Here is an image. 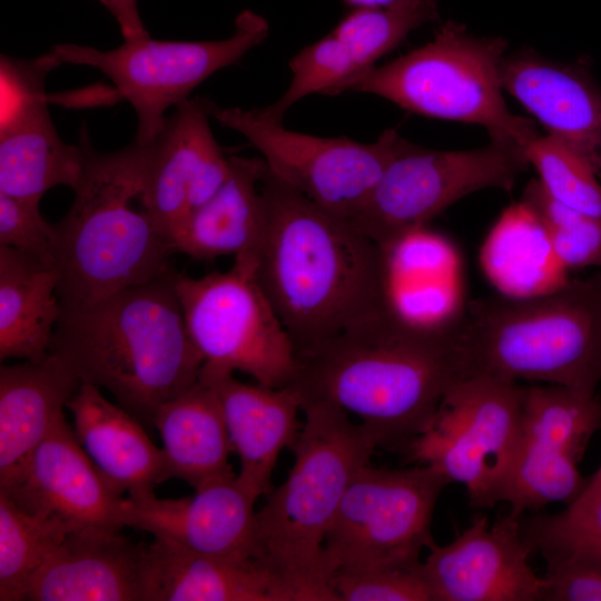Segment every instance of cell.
Instances as JSON below:
<instances>
[{"instance_id": "ffe728a7", "label": "cell", "mask_w": 601, "mask_h": 601, "mask_svg": "<svg viewBox=\"0 0 601 601\" xmlns=\"http://www.w3.org/2000/svg\"><path fill=\"white\" fill-rule=\"evenodd\" d=\"M146 549L120 526L75 528L35 574L26 600L144 601Z\"/></svg>"}, {"instance_id": "d590c367", "label": "cell", "mask_w": 601, "mask_h": 601, "mask_svg": "<svg viewBox=\"0 0 601 601\" xmlns=\"http://www.w3.org/2000/svg\"><path fill=\"white\" fill-rule=\"evenodd\" d=\"M331 583L338 601H433L423 561L342 570Z\"/></svg>"}, {"instance_id": "83f0119b", "label": "cell", "mask_w": 601, "mask_h": 601, "mask_svg": "<svg viewBox=\"0 0 601 601\" xmlns=\"http://www.w3.org/2000/svg\"><path fill=\"white\" fill-rule=\"evenodd\" d=\"M58 270L0 245V359L39 362L61 315Z\"/></svg>"}, {"instance_id": "603a6c76", "label": "cell", "mask_w": 601, "mask_h": 601, "mask_svg": "<svg viewBox=\"0 0 601 601\" xmlns=\"http://www.w3.org/2000/svg\"><path fill=\"white\" fill-rule=\"evenodd\" d=\"M81 384L49 353L39 362L0 367V489L12 486Z\"/></svg>"}, {"instance_id": "2e32d148", "label": "cell", "mask_w": 601, "mask_h": 601, "mask_svg": "<svg viewBox=\"0 0 601 601\" xmlns=\"http://www.w3.org/2000/svg\"><path fill=\"white\" fill-rule=\"evenodd\" d=\"M208 98H188L166 116L147 144L141 203L158 231L169 237L206 203L231 171L210 129Z\"/></svg>"}, {"instance_id": "60d3db41", "label": "cell", "mask_w": 601, "mask_h": 601, "mask_svg": "<svg viewBox=\"0 0 601 601\" xmlns=\"http://www.w3.org/2000/svg\"><path fill=\"white\" fill-rule=\"evenodd\" d=\"M589 484L601 490V465L597 472L588 479Z\"/></svg>"}, {"instance_id": "3957f363", "label": "cell", "mask_w": 601, "mask_h": 601, "mask_svg": "<svg viewBox=\"0 0 601 601\" xmlns=\"http://www.w3.org/2000/svg\"><path fill=\"white\" fill-rule=\"evenodd\" d=\"M170 268L85 304H63L49 347L144 426L199 380L203 357L186 328Z\"/></svg>"}, {"instance_id": "8d00e7d4", "label": "cell", "mask_w": 601, "mask_h": 601, "mask_svg": "<svg viewBox=\"0 0 601 601\" xmlns=\"http://www.w3.org/2000/svg\"><path fill=\"white\" fill-rule=\"evenodd\" d=\"M0 245L21 250L50 266L57 265L56 227L43 218L40 200L0 193Z\"/></svg>"}, {"instance_id": "f1b7e54d", "label": "cell", "mask_w": 601, "mask_h": 601, "mask_svg": "<svg viewBox=\"0 0 601 601\" xmlns=\"http://www.w3.org/2000/svg\"><path fill=\"white\" fill-rule=\"evenodd\" d=\"M481 255L487 277L504 296H540L571 280L541 223L522 200L503 211Z\"/></svg>"}, {"instance_id": "d4e9b609", "label": "cell", "mask_w": 601, "mask_h": 601, "mask_svg": "<svg viewBox=\"0 0 601 601\" xmlns=\"http://www.w3.org/2000/svg\"><path fill=\"white\" fill-rule=\"evenodd\" d=\"M79 444L119 494L137 495L160 483L162 453L144 425L101 390L81 383L67 403Z\"/></svg>"}, {"instance_id": "4dcf8cb0", "label": "cell", "mask_w": 601, "mask_h": 601, "mask_svg": "<svg viewBox=\"0 0 601 601\" xmlns=\"http://www.w3.org/2000/svg\"><path fill=\"white\" fill-rule=\"evenodd\" d=\"M521 536L541 556L578 554L601 559V490L587 484L559 513L520 518Z\"/></svg>"}, {"instance_id": "f35d334b", "label": "cell", "mask_w": 601, "mask_h": 601, "mask_svg": "<svg viewBox=\"0 0 601 601\" xmlns=\"http://www.w3.org/2000/svg\"><path fill=\"white\" fill-rule=\"evenodd\" d=\"M115 17L124 40L150 37L139 13L137 0H99Z\"/></svg>"}, {"instance_id": "8992f818", "label": "cell", "mask_w": 601, "mask_h": 601, "mask_svg": "<svg viewBox=\"0 0 601 601\" xmlns=\"http://www.w3.org/2000/svg\"><path fill=\"white\" fill-rule=\"evenodd\" d=\"M460 355L464 378L595 393L601 382V273L540 296L471 302L460 318Z\"/></svg>"}, {"instance_id": "52a82bcc", "label": "cell", "mask_w": 601, "mask_h": 601, "mask_svg": "<svg viewBox=\"0 0 601 601\" xmlns=\"http://www.w3.org/2000/svg\"><path fill=\"white\" fill-rule=\"evenodd\" d=\"M506 48L503 38L475 37L449 20L425 45L357 72L326 95H375L413 114L482 126L491 140L525 147L539 131L533 119L512 114L504 100Z\"/></svg>"}, {"instance_id": "ba28073f", "label": "cell", "mask_w": 601, "mask_h": 601, "mask_svg": "<svg viewBox=\"0 0 601 601\" xmlns=\"http://www.w3.org/2000/svg\"><path fill=\"white\" fill-rule=\"evenodd\" d=\"M187 332L203 357L199 382L235 371L269 387L287 386L297 356L256 274L254 252L235 256L226 272L201 277L174 273Z\"/></svg>"}, {"instance_id": "ab89813d", "label": "cell", "mask_w": 601, "mask_h": 601, "mask_svg": "<svg viewBox=\"0 0 601 601\" xmlns=\"http://www.w3.org/2000/svg\"><path fill=\"white\" fill-rule=\"evenodd\" d=\"M424 1L426 0H343L352 9H400Z\"/></svg>"}, {"instance_id": "30bf717a", "label": "cell", "mask_w": 601, "mask_h": 601, "mask_svg": "<svg viewBox=\"0 0 601 601\" xmlns=\"http://www.w3.org/2000/svg\"><path fill=\"white\" fill-rule=\"evenodd\" d=\"M525 388L487 376L457 381L403 454L464 484L471 508H494L519 451Z\"/></svg>"}, {"instance_id": "5bb4252c", "label": "cell", "mask_w": 601, "mask_h": 601, "mask_svg": "<svg viewBox=\"0 0 601 601\" xmlns=\"http://www.w3.org/2000/svg\"><path fill=\"white\" fill-rule=\"evenodd\" d=\"M601 427V401L554 384L526 385L522 436L500 502L521 518L553 502L566 505L585 489L578 463L592 435Z\"/></svg>"}, {"instance_id": "e0dca14e", "label": "cell", "mask_w": 601, "mask_h": 601, "mask_svg": "<svg viewBox=\"0 0 601 601\" xmlns=\"http://www.w3.org/2000/svg\"><path fill=\"white\" fill-rule=\"evenodd\" d=\"M423 571L433 601H538L545 581L530 566L520 518L509 513L489 526L476 516L445 545L433 542Z\"/></svg>"}, {"instance_id": "9a60e30c", "label": "cell", "mask_w": 601, "mask_h": 601, "mask_svg": "<svg viewBox=\"0 0 601 601\" xmlns=\"http://www.w3.org/2000/svg\"><path fill=\"white\" fill-rule=\"evenodd\" d=\"M60 65L51 51L35 59L1 55L0 193L41 200L80 177L82 149L60 137L45 92L47 75Z\"/></svg>"}, {"instance_id": "6da1fadb", "label": "cell", "mask_w": 601, "mask_h": 601, "mask_svg": "<svg viewBox=\"0 0 601 601\" xmlns=\"http://www.w3.org/2000/svg\"><path fill=\"white\" fill-rule=\"evenodd\" d=\"M460 316L427 325L391 307L371 314L297 356L287 386L302 410L323 403L354 414L378 447L403 454L431 425L449 388L464 380Z\"/></svg>"}, {"instance_id": "836d02e7", "label": "cell", "mask_w": 601, "mask_h": 601, "mask_svg": "<svg viewBox=\"0 0 601 601\" xmlns=\"http://www.w3.org/2000/svg\"><path fill=\"white\" fill-rule=\"evenodd\" d=\"M541 223L558 260L570 272L601 268V223L553 199L538 179L521 199Z\"/></svg>"}, {"instance_id": "1f68e13d", "label": "cell", "mask_w": 601, "mask_h": 601, "mask_svg": "<svg viewBox=\"0 0 601 601\" xmlns=\"http://www.w3.org/2000/svg\"><path fill=\"white\" fill-rule=\"evenodd\" d=\"M524 148L553 199L601 223V181L585 159L549 134L536 135Z\"/></svg>"}, {"instance_id": "7402d4cb", "label": "cell", "mask_w": 601, "mask_h": 601, "mask_svg": "<svg viewBox=\"0 0 601 601\" xmlns=\"http://www.w3.org/2000/svg\"><path fill=\"white\" fill-rule=\"evenodd\" d=\"M142 582L144 601H293L253 558L195 553L157 539L147 544Z\"/></svg>"}, {"instance_id": "f546056e", "label": "cell", "mask_w": 601, "mask_h": 601, "mask_svg": "<svg viewBox=\"0 0 601 601\" xmlns=\"http://www.w3.org/2000/svg\"><path fill=\"white\" fill-rule=\"evenodd\" d=\"M73 524L31 511L0 491V600H26L28 587Z\"/></svg>"}, {"instance_id": "5b68a950", "label": "cell", "mask_w": 601, "mask_h": 601, "mask_svg": "<svg viewBox=\"0 0 601 601\" xmlns=\"http://www.w3.org/2000/svg\"><path fill=\"white\" fill-rule=\"evenodd\" d=\"M78 144L81 174L69 210L55 224L63 304L90 303L151 280L170 269L173 255L141 203L147 145L132 139L118 150L99 151L86 124Z\"/></svg>"}, {"instance_id": "4fadbf2b", "label": "cell", "mask_w": 601, "mask_h": 601, "mask_svg": "<svg viewBox=\"0 0 601 601\" xmlns=\"http://www.w3.org/2000/svg\"><path fill=\"white\" fill-rule=\"evenodd\" d=\"M213 119L243 135L267 168L319 206L352 219L361 210L403 137L386 129L371 144L289 130L259 108L221 107L208 99Z\"/></svg>"}, {"instance_id": "ac0fdd59", "label": "cell", "mask_w": 601, "mask_h": 601, "mask_svg": "<svg viewBox=\"0 0 601 601\" xmlns=\"http://www.w3.org/2000/svg\"><path fill=\"white\" fill-rule=\"evenodd\" d=\"M257 500L234 474L193 496L158 499L154 491L127 496L122 522L190 552L252 558Z\"/></svg>"}, {"instance_id": "4316f807", "label": "cell", "mask_w": 601, "mask_h": 601, "mask_svg": "<svg viewBox=\"0 0 601 601\" xmlns=\"http://www.w3.org/2000/svg\"><path fill=\"white\" fill-rule=\"evenodd\" d=\"M154 427L162 442L160 483L179 479L196 491L236 474L229 463L234 451L224 413L213 387L198 381L165 403Z\"/></svg>"}, {"instance_id": "484cf974", "label": "cell", "mask_w": 601, "mask_h": 601, "mask_svg": "<svg viewBox=\"0 0 601 601\" xmlns=\"http://www.w3.org/2000/svg\"><path fill=\"white\" fill-rule=\"evenodd\" d=\"M231 171L224 185L193 210L169 237L175 253L199 260L254 252L264 223L263 158L230 157Z\"/></svg>"}, {"instance_id": "9c48e42d", "label": "cell", "mask_w": 601, "mask_h": 601, "mask_svg": "<svg viewBox=\"0 0 601 601\" xmlns=\"http://www.w3.org/2000/svg\"><path fill=\"white\" fill-rule=\"evenodd\" d=\"M530 164L523 145L491 140L469 150H437L402 139L351 220L381 248L426 225L461 198L485 188L510 191Z\"/></svg>"}, {"instance_id": "d6986e66", "label": "cell", "mask_w": 601, "mask_h": 601, "mask_svg": "<svg viewBox=\"0 0 601 601\" xmlns=\"http://www.w3.org/2000/svg\"><path fill=\"white\" fill-rule=\"evenodd\" d=\"M19 505L55 514L75 526H124L125 496L117 493L86 454L66 420L53 423L19 480L0 489Z\"/></svg>"}, {"instance_id": "cb8c5ba5", "label": "cell", "mask_w": 601, "mask_h": 601, "mask_svg": "<svg viewBox=\"0 0 601 601\" xmlns=\"http://www.w3.org/2000/svg\"><path fill=\"white\" fill-rule=\"evenodd\" d=\"M210 386L224 413L234 453L239 457L238 481L258 499L272 487L280 452L296 441L303 421L296 393L289 387L246 384L228 375Z\"/></svg>"}, {"instance_id": "7a4b0ae2", "label": "cell", "mask_w": 601, "mask_h": 601, "mask_svg": "<svg viewBox=\"0 0 601 601\" xmlns=\"http://www.w3.org/2000/svg\"><path fill=\"white\" fill-rule=\"evenodd\" d=\"M263 229L254 250L262 288L296 356L390 306L382 248L266 166Z\"/></svg>"}, {"instance_id": "8fae6325", "label": "cell", "mask_w": 601, "mask_h": 601, "mask_svg": "<svg viewBox=\"0 0 601 601\" xmlns=\"http://www.w3.org/2000/svg\"><path fill=\"white\" fill-rule=\"evenodd\" d=\"M269 23L263 16L244 10L234 32L221 40L170 41L151 37L124 40L110 50L78 43H57L50 51L62 63L100 70L137 116L135 140L149 144L159 132L166 111L189 98L190 92L218 70L237 63L263 43Z\"/></svg>"}, {"instance_id": "e575fe53", "label": "cell", "mask_w": 601, "mask_h": 601, "mask_svg": "<svg viewBox=\"0 0 601 601\" xmlns=\"http://www.w3.org/2000/svg\"><path fill=\"white\" fill-rule=\"evenodd\" d=\"M292 80L274 104L259 108L264 116L283 121L287 110L313 93H323L365 70L355 53L342 40L328 33L304 47L289 60Z\"/></svg>"}, {"instance_id": "d6a6232c", "label": "cell", "mask_w": 601, "mask_h": 601, "mask_svg": "<svg viewBox=\"0 0 601 601\" xmlns=\"http://www.w3.org/2000/svg\"><path fill=\"white\" fill-rule=\"evenodd\" d=\"M439 0L400 9H352L331 30L356 55L365 69L423 24L439 20Z\"/></svg>"}, {"instance_id": "74e56055", "label": "cell", "mask_w": 601, "mask_h": 601, "mask_svg": "<svg viewBox=\"0 0 601 601\" xmlns=\"http://www.w3.org/2000/svg\"><path fill=\"white\" fill-rule=\"evenodd\" d=\"M546 571L543 600L601 601V559L578 554L543 558Z\"/></svg>"}, {"instance_id": "7c38bea8", "label": "cell", "mask_w": 601, "mask_h": 601, "mask_svg": "<svg viewBox=\"0 0 601 601\" xmlns=\"http://www.w3.org/2000/svg\"><path fill=\"white\" fill-rule=\"evenodd\" d=\"M447 484L430 465L359 469L325 535L329 578L342 570L421 562L422 550L434 542L432 518Z\"/></svg>"}, {"instance_id": "277c9868", "label": "cell", "mask_w": 601, "mask_h": 601, "mask_svg": "<svg viewBox=\"0 0 601 601\" xmlns=\"http://www.w3.org/2000/svg\"><path fill=\"white\" fill-rule=\"evenodd\" d=\"M285 481L256 511L252 558L290 592L293 601H338L324 560V540L354 475L378 443L362 424L329 404L302 410Z\"/></svg>"}, {"instance_id": "44dd1931", "label": "cell", "mask_w": 601, "mask_h": 601, "mask_svg": "<svg viewBox=\"0 0 601 601\" xmlns=\"http://www.w3.org/2000/svg\"><path fill=\"white\" fill-rule=\"evenodd\" d=\"M501 80L504 91L585 159L601 181V89L587 69L522 50L504 57Z\"/></svg>"}]
</instances>
